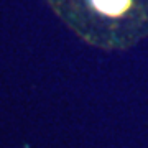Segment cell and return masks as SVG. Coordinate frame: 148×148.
<instances>
[{"label": "cell", "mask_w": 148, "mask_h": 148, "mask_svg": "<svg viewBox=\"0 0 148 148\" xmlns=\"http://www.w3.org/2000/svg\"><path fill=\"white\" fill-rule=\"evenodd\" d=\"M63 21L86 43L127 49L148 38V0H51Z\"/></svg>", "instance_id": "1"}]
</instances>
